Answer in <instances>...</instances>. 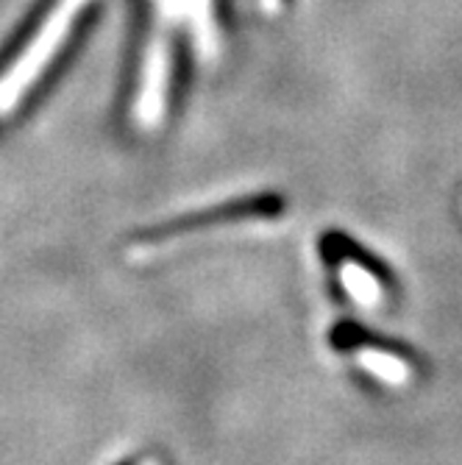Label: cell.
<instances>
[{"label": "cell", "mask_w": 462, "mask_h": 465, "mask_svg": "<svg viewBox=\"0 0 462 465\" xmlns=\"http://www.w3.org/2000/svg\"><path fill=\"white\" fill-rule=\"evenodd\" d=\"M340 282H343L346 292L359 307L373 310V307L382 304V284L365 265H359L354 260H346L343 268H340Z\"/></svg>", "instance_id": "3957f363"}, {"label": "cell", "mask_w": 462, "mask_h": 465, "mask_svg": "<svg viewBox=\"0 0 462 465\" xmlns=\"http://www.w3.org/2000/svg\"><path fill=\"white\" fill-rule=\"evenodd\" d=\"M357 362L376 379H382L385 385H393V388H404L409 379H412V365L385 349H373V346H365L359 349L357 354Z\"/></svg>", "instance_id": "7a4b0ae2"}, {"label": "cell", "mask_w": 462, "mask_h": 465, "mask_svg": "<svg viewBox=\"0 0 462 465\" xmlns=\"http://www.w3.org/2000/svg\"><path fill=\"white\" fill-rule=\"evenodd\" d=\"M84 4H87V0H59V4L54 6L48 23L36 31L34 42L20 56L15 70L6 75V81H0V106H12L23 95V90L28 87V84L39 75L42 64L56 54L59 42L64 39L67 28L73 25V20L78 17Z\"/></svg>", "instance_id": "6da1fadb"}]
</instances>
